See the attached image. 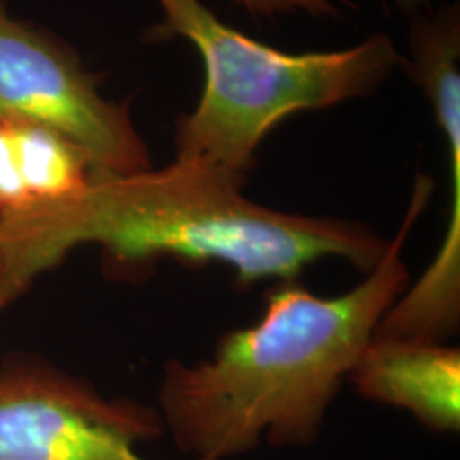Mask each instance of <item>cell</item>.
Returning a JSON list of instances; mask_svg holds the SVG:
<instances>
[{"mask_svg": "<svg viewBox=\"0 0 460 460\" xmlns=\"http://www.w3.org/2000/svg\"><path fill=\"white\" fill-rule=\"evenodd\" d=\"M30 201L72 197L96 176L89 154L64 133L19 116H0Z\"/></svg>", "mask_w": 460, "mask_h": 460, "instance_id": "cell-7", "label": "cell"}, {"mask_svg": "<svg viewBox=\"0 0 460 460\" xmlns=\"http://www.w3.org/2000/svg\"><path fill=\"white\" fill-rule=\"evenodd\" d=\"M256 17L307 13L311 16H336L348 5V0H234Z\"/></svg>", "mask_w": 460, "mask_h": 460, "instance_id": "cell-8", "label": "cell"}, {"mask_svg": "<svg viewBox=\"0 0 460 460\" xmlns=\"http://www.w3.org/2000/svg\"><path fill=\"white\" fill-rule=\"evenodd\" d=\"M28 201L30 198L17 174L13 148L0 119V215L17 210Z\"/></svg>", "mask_w": 460, "mask_h": 460, "instance_id": "cell-9", "label": "cell"}, {"mask_svg": "<svg viewBox=\"0 0 460 460\" xmlns=\"http://www.w3.org/2000/svg\"><path fill=\"white\" fill-rule=\"evenodd\" d=\"M148 40L184 38L199 51L205 87L176 125V157L246 178L264 137L298 111L372 94L404 58L387 34L343 51L285 53L232 30L199 0H157Z\"/></svg>", "mask_w": 460, "mask_h": 460, "instance_id": "cell-3", "label": "cell"}, {"mask_svg": "<svg viewBox=\"0 0 460 460\" xmlns=\"http://www.w3.org/2000/svg\"><path fill=\"white\" fill-rule=\"evenodd\" d=\"M429 195V178H418L401 227L351 290L321 296L296 279L279 281L261 317L222 334L210 358L169 360L159 414L174 444L195 460L313 444L382 317L411 283L404 246Z\"/></svg>", "mask_w": 460, "mask_h": 460, "instance_id": "cell-2", "label": "cell"}, {"mask_svg": "<svg viewBox=\"0 0 460 460\" xmlns=\"http://www.w3.org/2000/svg\"><path fill=\"white\" fill-rule=\"evenodd\" d=\"M163 431L157 410L106 397L49 363L0 368V460H147L138 445Z\"/></svg>", "mask_w": 460, "mask_h": 460, "instance_id": "cell-5", "label": "cell"}, {"mask_svg": "<svg viewBox=\"0 0 460 460\" xmlns=\"http://www.w3.org/2000/svg\"><path fill=\"white\" fill-rule=\"evenodd\" d=\"M246 178L178 159L127 176H94L72 197L0 215V309L81 246L96 244L118 273L163 258L218 263L239 283L292 281L338 258L370 271L389 239L362 222L287 214L243 195Z\"/></svg>", "mask_w": 460, "mask_h": 460, "instance_id": "cell-1", "label": "cell"}, {"mask_svg": "<svg viewBox=\"0 0 460 460\" xmlns=\"http://www.w3.org/2000/svg\"><path fill=\"white\" fill-rule=\"evenodd\" d=\"M408 7H416V5H421V4H427L428 0H402Z\"/></svg>", "mask_w": 460, "mask_h": 460, "instance_id": "cell-10", "label": "cell"}, {"mask_svg": "<svg viewBox=\"0 0 460 460\" xmlns=\"http://www.w3.org/2000/svg\"><path fill=\"white\" fill-rule=\"evenodd\" d=\"M0 116L43 123L89 154L96 176L152 167L128 108L104 98L79 55L0 9Z\"/></svg>", "mask_w": 460, "mask_h": 460, "instance_id": "cell-4", "label": "cell"}, {"mask_svg": "<svg viewBox=\"0 0 460 460\" xmlns=\"http://www.w3.org/2000/svg\"><path fill=\"white\" fill-rule=\"evenodd\" d=\"M348 378L365 399L411 412L435 431L460 428L459 348L374 338Z\"/></svg>", "mask_w": 460, "mask_h": 460, "instance_id": "cell-6", "label": "cell"}]
</instances>
